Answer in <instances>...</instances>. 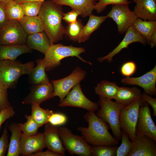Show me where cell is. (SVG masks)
<instances>
[{"label":"cell","instance_id":"cell-43","mask_svg":"<svg viewBox=\"0 0 156 156\" xmlns=\"http://www.w3.org/2000/svg\"><path fill=\"white\" fill-rule=\"evenodd\" d=\"M141 97L143 101L148 103L152 107L153 109V116H156V99L153 98L146 93L143 92L141 93Z\"/></svg>","mask_w":156,"mask_h":156},{"label":"cell","instance_id":"cell-6","mask_svg":"<svg viewBox=\"0 0 156 156\" xmlns=\"http://www.w3.org/2000/svg\"><path fill=\"white\" fill-rule=\"evenodd\" d=\"M59 136L66 150L71 155L92 156V147L81 136L73 133L68 128L58 127Z\"/></svg>","mask_w":156,"mask_h":156},{"label":"cell","instance_id":"cell-23","mask_svg":"<svg viewBox=\"0 0 156 156\" xmlns=\"http://www.w3.org/2000/svg\"><path fill=\"white\" fill-rule=\"evenodd\" d=\"M141 92L136 87H119L114 99L115 101L126 106L140 97Z\"/></svg>","mask_w":156,"mask_h":156},{"label":"cell","instance_id":"cell-2","mask_svg":"<svg viewBox=\"0 0 156 156\" xmlns=\"http://www.w3.org/2000/svg\"><path fill=\"white\" fill-rule=\"evenodd\" d=\"M62 6L52 0L45 1L38 15L51 44L62 40L65 34V28L62 23L64 14Z\"/></svg>","mask_w":156,"mask_h":156},{"label":"cell","instance_id":"cell-33","mask_svg":"<svg viewBox=\"0 0 156 156\" xmlns=\"http://www.w3.org/2000/svg\"><path fill=\"white\" fill-rule=\"evenodd\" d=\"M43 2L28 1L19 4L24 15L35 16L38 15Z\"/></svg>","mask_w":156,"mask_h":156},{"label":"cell","instance_id":"cell-26","mask_svg":"<svg viewBox=\"0 0 156 156\" xmlns=\"http://www.w3.org/2000/svg\"><path fill=\"white\" fill-rule=\"evenodd\" d=\"M36 66L32 69L28 77L29 82L33 85L50 83L45 72L43 59L36 60Z\"/></svg>","mask_w":156,"mask_h":156},{"label":"cell","instance_id":"cell-48","mask_svg":"<svg viewBox=\"0 0 156 156\" xmlns=\"http://www.w3.org/2000/svg\"><path fill=\"white\" fill-rule=\"evenodd\" d=\"M45 0H13L14 1L18 3H20L23 2L28 1H38L43 2Z\"/></svg>","mask_w":156,"mask_h":156},{"label":"cell","instance_id":"cell-24","mask_svg":"<svg viewBox=\"0 0 156 156\" xmlns=\"http://www.w3.org/2000/svg\"><path fill=\"white\" fill-rule=\"evenodd\" d=\"M11 132L7 156H18L20 154V142L22 131L19 123L12 122L8 126Z\"/></svg>","mask_w":156,"mask_h":156},{"label":"cell","instance_id":"cell-20","mask_svg":"<svg viewBox=\"0 0 156 156\" xmlns=\"http://www.w3.org/2000/svg\"><path fill=\"white\" fill-rule=\"evenodd\" d=\"M62 5L70 6L77 12L79 15L85 18L92 14L96 3L95 0H52Z\"/></svg>","mask_w":156,"mask_h":156},{"label":"cell","instance_id":"cell-10","mask_svg":"<svg viewBox=\"0 0 156 156\" xmlns=\"http://www.w3.org/2000/svg\"><path fill=\"white\" fill-rule=\"evenodd\" d=\"M58 106L81 108L88 112H94L99 108L98 103L91 101L84 95L80 83L72 88L66 96L60 101Z\"/></svg>","mask_w":156,"mask_h":156},{"label":"cell","instance_id":"cell-47","mask_svg":"<svg viewBox=\"0 0 156 156\" xmlns=\"http://www.w3.org/2000/svg\"><path fill=\"white\" fill-rule=\"evenodd\" d=\"M151 48L155 47L156 46V31H155L152 36L150 40L149 44Z\"/></svg>","mask_w":156,"mask_h":156},{"label":"cell","instance_id":"cell-9","mask_svg":"<svg viewBox=\"0 0 156 156\" xmlns=\"http://www.w3.org/2000/svg\"><path fill=\"white\" fill-rule=\"evenodd\" d=\"M106 16L115 22L118 32L120 34L125 33L138 18L133 11L130 10L128 5H112L110 11Z\"/></svg>","mask_w":156,"mask_h":156},{"label":"cell","instance_id":"cell-12","mask_svg":"<svg viewBox=\"0 0 156 156\" xmlns=\"http://www.w3.org/2000/svg\"><path fill=\"white\" fill-rule=\"evenodd\" d=\"M136 135H147L156 142V126L151 116L149 105L143 101L138 112Z\"/></svg>","mask_w":156,"mask_h":156},{"label":"cell","instance_id":"cell-25","mask_svg":"<svg viewBox=\"0 0 156 156\" xmlns=\"http://www.w3.org/2000/svg\"><path fill=\"white\" fill-rule=\"evenodd\" d=\"M88 20L83 26L81 34L79 43L84 42L90 38L91 35L97 29L101 24L108 18L106 15L97 16L92 14L89 16Z\"/></svg>","mask_w":156,"mask_h":156},{"label":"cell","instance_id":"cell-8","mask_svg":"<svg viewBox=\"0 0 156 156\" xmlns=\"http://www.w3.org/2000/svg\"><path fill=\"white\" fill-rule=\"evenodd\" d=\"M86 72L79 67H76L72 73L63 78L51 81L53 88V98L57 96L61 101L70 90L84 79Z\"/></svg>","mask_w":156,"mask_h":156},{"label":"cell","instance_id":"cell-40","mask_svg":"<svg viewBox=\"0 0 156 156\" xmlns=\"http://www.w3.org/2000/svg\"><path fill=\"white\" fill-rule=\"evenodd\" d=\"M66 116L61 113H53L49 120V122L52 125L55 126L63 125L67 121Z\"/></svg>","mask_w":156,"mask_h":156},{"label":"cell","instance_id":"cell-38","mask_svg":"<svg viewBox=\"0 0 156 156\" xmlns=\"http://www.w3.org/2000/svg\"><path fill=\"white\" fill-rule=\"evenodd\" d=\"M8 122L5 125L0 138V156H4L9 147V135L7 129Z\"/></svg>","mask_w":156,"mask_h":156},{"label":"cell","instance_id":"cell-36","mask_svg":"<svg viewBox=\"0 0 156 156\" xmlns=\"http://www.w3.org/2000/svg\"><path fill=\"white\" fill-rule=\"evenodd\" d=\"M118 145L94 146L92 147V156H115L116 155Z\"/></svg>","mask_w":156,"mask_h":156},{"label":"cell","instance_id":"cell-31","mask_svg":"<svg viewBox=\"0 0 156 156\" xmlns=\"http://www.w3.org/2000/svg\"><path fill=\"white\" fill-rule=\"evenodd\" d=\"M5 9L8 21H20L25 16L20 4L13 0L5 4Z\"/></svg>","mask_w":156,"mask_h":156},{"label":"cell","instance_id":"cell-15","mask_svg":"<svg viewBox=\"0 0 156 156\" xmlns=\"http://www.w3.org/2000/svg\"><path fill=\"white\" fill-rule=\"evenodd\" d=\"M46 148L43 133H38L34 135L27 136L22 133L20 142V154L29 156L32 154L42 151Z\"/></svg>","mask_w":156,"mask_h":156},{"label":"cell","instance_id":"cell-44","mask_svg":"<svg viewBox=\"0 0 156 156\" xmlns=\"http://www.w3.org/2000/svg\"><path fill=\"white\" fill-rule=\"evenodd\" d=\"M79 15V14L77 12L72 9L71 11L64 14L62 19L66 23L69 24L75 22Z\"/></svg>","mask_w":156,"mask_h":156},{"label":"cell","instance_id":"cell-5","mask_svg":"<svg viewBox=\"0 0 156 156\" xmlns=\"http://www.w3.org/2000/svg\"><path fill=\"white\" fill-rule=\"evenodd\" d=\"M99 109L96 115L109 125L115 138L121 139V130L119 122V116L121 109L125 107L116 101L99 96Z\"/></svg>","mask_w":156,"mask_h":156},{"label":"cell","instance_id":"cell-42","mask_svg":"<svg viewBox=\"0 0 156 156\" xmlns=\"http://www.w3.org/2000/svg\"><path fill=\"white\" fill-rule=\"evenodd\" d=\"M15 114V112L11 105L0 112V130L3 123L7 119L14 116Z\"/></svg>","mask_w":156,"mask_h":156},{"label":"cell","instance_id":"cell-18","mask_svg":"<svg viewBox=\"0 0 156 156\" xmlns=\"http://www.w3.org/2000/svg\"><path fill=\"white\" fill-rule=\"evenodd\" d=\"M44 139L48 150L64 156L66 149L59 134L58 126L49 122L45 124L43 133Z\"/></svg>","mask_w":156,"mask_h":156},{"label":"cell","instance_id":"cell-3","mask_svg":"<svg viewBox=\"0 0 156 156\" xmlns=\"http://www.w3.org/2000/svg\"><path fill=\"white\" fill-rule=\"evenodd\" d=\"M34 66L33 61L23 64L16 60L0 61V81L7 89L13 88L20 77L29 75Z\"/></svg>","mask_w":156,"mask_h":156},{"label":"cell","instance_id":"cell-29","mask_svg":"<svg viewBox=\"0 0 156 156\" xmlns=\"http://www.w3.org/2000/svg\"><path fill=\"white\" fill-rule=\"evenodd\" d=\"M119 87L115 83L102 80L94 88L95 93L99 96L107 99H114Z\"/></svg>","mask_w":156,"mask_h":156},{"label":"cell","instance_id":"cell-39","mask_svg":"<svg viewBox=\"0 0 156 156\" xmlns=\"http://www.w3.org/2000/svg\"><path fill=\"white\" fill-rule=\"evenodd\" d=\"M7 89L0 81V112L11 105L8 100Z\"/></svg>","mask_w":156,"mask_h":156},{"label":"cell","instance_id":"cell-49","mask_svg":"<svg viewBox=\"0 0 156 156\" xmlns=\"http://www.w3.org/2000/svg\"><path fill=\"white\" fill-rule=\"evenodd\" d=\"M13 0H0V2L6 3Z\"/></svg>","mask_w":156,"mask_h":156},{"label":"cell","instance_id":"cell-35","mask_svg":"<svg viewBox=\"0 0 156 156\" xmlns=\"http://www.w3.org/2000/svg\"><path fill=\"white\" fill-rule=\"evenodd\" d=\"M121 143L116 151V156H128L133 146V142L129 140L128 135L121 131Z\"/></svg>","mask_w":156,"mask_h":156},{"label":"cell","instance_id":"cell-22","mask_svg":"<svg viewBox=\"0 0 156 156\" xmlns=\"http://www.w3.org/2000/svg\"><path fill=\"white\" fill-rule=\"evenodd\" d=\"M32 52L25 44L0 45V61L16 60L21 55Z\"/></svg>","mask_w":156,"mask_h":156},{"label":"cell","instance_id":"cell-27","mask_svg":"<svg viewBox=\"0 0 156 156\" xmlns=\"http://www.w3.org/2000/svg\"><path fill=\"white\" fill-rule=\"evenodd\" d=\"M132 26L149 44L152 36L156 31V21H145L138 18L133 23Z\"/></svg>","mask_w":156,"mask_h":156},{"label":"cell","instance_id":"cell-13","mask_svg":"<svg viewBox=\"0 0 156 156\" xmlns=\"http://www.w3.org/2000/svg\"><path fill=\"white\" fill-rule=\"evenodd\" d=\"M122 83L126 85H137L142 88L144 92L151 96L156 95V66L140 77H127L121 80Z\"/></svg>","mask_w":156,"mask_h":156},{"label":"cell","instance_id":"cell-16","mask_svg":"<svg viewBox=\"0 0 156 156\" xmlns=\"http://www.w3.org/2000/svg\"><path fill=\"white\" fill-rule=\"evenodd\" d=\"M125 34L122 40L114 49L106 55L98 58L97 60L99 62H102L106 60L108 62H112L114 56L133 43L139 42L144 45L147 43L146 40L136 32L132 26L129 27Z\"/></svg>","mask_w":156,"mask_h":156},{"label":"cell","instance_id":"cell-17","mask_svg":"<svg viewBox=\"0 0 156 156\" xmlns=\"http://www.w3.org/2000/svg\"><path fill=\"white\" fill-rule=\"evenodd\" d=\"M133 146L128 156H156V142L148 136L136 135Z\"/></svg>","mask_w":156,"mask_h":156},{"label":"cell","instance_id":"cell-32","mask_svg":"<svg viewBox=\"0 0 156 156\" xmlns=\"http://www.w3.org/2000/svg\"><path fill=\"white\" fill-rule=\"evenodd\" d=\"M83 26L80 21L77 20L74 23L68 24L66 27L65 28V34L68 36L70 40L79 43L81 32Z\"/></svg>","mask_w":156,"mask_h":156},{"label":"cell","instance_id":"cell-28","mask_svg":"<svg viewBox=\"0 0 156 156\" xmlns=\"http://www.w3.org/2000/svg\"><path fill=\"white\" fill-rule=\"evenodd\" d=\"M22 27L27 35L44 31L42 21L38 16H24L19 21Z\"/></svg>","mask_w":156,"mask_h":156},{"label":"cell","instance_id":"cell-30","mask_svg":"<svg viewBox=\"0 0 156 156\" xmlns=\"http://www.w3.org/2000/svg\"><path fill=\"white\" fill-rule=\"evenodd\" d=\"M31 105V116L39 128L49 122V118L54 113L52 110L49 109H43L41 108L38 104H33Z\"/></svg>","mask_w":156,"mask_h":156},{"label":"cell","instance_id":"cell-11","mask_svg":"<svg viewBox=\"0 0 156 156\" xmlns=\"http://www.w3.org/2000/svg\"><path fill=\"white\" fill-rule=\"evenodd\" d=\"M27 36L19 21H8L0 29V45L25 44Z\"/></svg>","mask_w":156,"mask_h":156},{"label":"cell","instance_id":"cell-41","mask_svg":"<svg viewBox=\"0 0 156 156\" xmlns=\"http://www.w3.org/2000/svg\"><path fill=\"white\" fill-rule=\"evenodd\" d=\"M136 66L133 61H128L124 63L120 68V71L121 74L125 76L129 77L135 72Z\"/></svg>","mask_w":156,"mask_h":156},{"label":"cell","instance_id":"cell-7","mask_svg":"<svg viewBox=\"0 0 156 156\" xmlns=\"http://www.w3.org/2000/svg\"><path fill=\"white\" fill-rule=\"evenodd\" d=\"M143 102L141 96L121 109L119 116L120 128L127 133L132 142L136 137V127L139 107Z\"/></svg>","mask_w":156,"mask_h":156},{"label":"cell","instance_id":"cell-1","mask_svg":"<svg viewBox=\"0 0 156 156\" xmlns=\"http://www.w3.org/2000/svg\"><path fill=\"white\" fill-rule=\"evenodd\" d=\"M84 117L88 123V127H79L77 130L88 144L93 146L118 144V140L113 137L108 131L110 128L109 125L99 118L94 112H88Z\"/></svg>","mask_w":156,"mask_h":156},{"label":"cell","instance_id":"cell-45","mask_svg":"<svg viewBox=\"0 0 156 156\" xmlns=\"http://www.w3.org/2000/svg\"><path fill=\"white\" fill-rule=\"evenodd\" d=\"M5 4L0 2V29L5 25L8 21L5 12Z\"/></svg>","mask_w":156,"mask_h":156},{"label":"cell","instance_id":"cell-21","mask_svg":"<svg viewBox=\"0 0 156 156\" xmlns=\"http://www.w3.org/2000/svg\"><path fill=\"white\" fill-rule=\"evenodd\" d=\"M25 44L30 49L37 50L44 54L51 44L44 31L27 35Z\"/></svg>","mask_w":156,"mask_h":156},{"label":"cell","instance_id":"cell-4","mask_svg":"<svg viewBox=\"0 0 156 156\" xmlns=\"http://www.w3.org/2000/svg\"><path fill=\"white\" fill-rule=\"evenodd\" d=\"M85 51V49L82 47L64 45L62 44H51L44 54L43 59L46 71H50L59 66L61 60L69 57H77L82 62L92 65L91 62L86 61L79 55Z\"/></svg>","mask_w":156,"mask_h":156},{"label":"cell","instance_id":"cell-14","mask_svg":"<svg viewBox=\"0 0 156 156\" xmlns=\"http://www.w3.org/2000/svg\"><path fill=\"white\" fill-rule=\"evenodd\" d=\"M53 87L51 83L33 85L29 94L23 99L22 103L25 105H40L53 98Z\"/></svg>","mask_w":156,"mask_h":156},{"label":"cell","instance_id":"cell-34","mask_svg":"<svg viewBox=\"0 0 156 156\" xmlns=\"http://www.w3.org/2000/svg\"><path fill=\"white\" fill-rule=\"evenodd\" d=\"M26 121L24 123H19L20 129L24 135L30 136L37 134L39 127L31 115H25Z\"/></svg>","mask_w":156,"mask_h":156},{"label":"cell","instance_id":"cell-46","mask_svg":"<svg viewBox=\"0 0 156 156\" xmlns=\"http://www.w3.org/2000/svg\"><path fill=\"white\" fill-rule=\"evenodd\" d=\"M29 156H62L60 154L47 150L45 151H42L30 155Z\"/></svg>","mask_w":156,"mask_h":156},{"label":"cell","instance_id":"cell-19","mask_svg":"<svg viewBox=\"0 0 156 156\" xmlns=\"http://www.w3.org/2000/svg\"><path fill=\"white\" fill-rule=\"evenodd\" d=\"M135 3L133 12L138 18L156 21V0H132Z\"/></svg>","mask_w":156,"mask_h":156},{"label":"cell","instance_id":"cell-37","mask_svg":"<svg viewBox=\"0 0 156 156\" xmlns=\"http://www.w3.org/2000/svg\"><path fill=\"white\" fill-rule=\"evenodd\" d=\"M98 2L96 3L94 10L97 13H100L103 11L107 6L109 5H129L132 2L129 0H95Z\"/></svg>","mask_w":156,"mask_h":156}]
</instances>
